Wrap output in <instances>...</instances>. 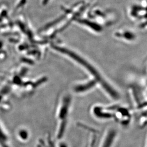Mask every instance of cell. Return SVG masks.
<instances>
[{"instance_id": "cell-2", "label": "cell", "mask_w": 147, "mask_h": 147, "mask_svg": "<svg viewBox=\"0 0 147 147\" xmlns=\"http://www.w3.org/2000/svg\"><path fill=\"white\" fill-rule=\"evenodd\" d=\"M1 96H0V100H1Z\"/></svg>"}, {"instance_id": "cell-1", "label": "cell", "mask_w": 147, "mask_h": 147, "mask_svg": "<svg viewBox=\"0 0 147 147\" xmlns=\"http://www.w3.org/2000/svg\"><path fill=\"white\" fill-rule=\"evenodd\" d=\"M1 44L0 42V48H1Z\"/></svg>"}]
</instances>
